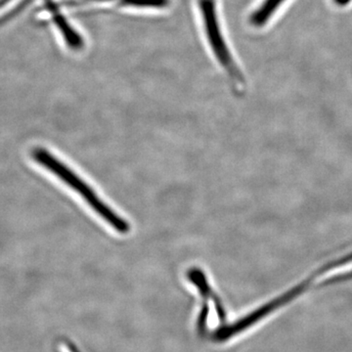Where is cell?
Wrapping results in <instances>:
<instances>
[{
	"label": "cell",
	"instance_id": "obj_1",
	"mask_svg": "<svg viewBox=\"0 0 352 352\" xmlns=\"http://www.w3.org/2000/svg\"><path fill=\"white\" fill-rule=\"evenodd\" d=\"M32 156L36 163L50 170L52 175H56L62 182L71 187L76 193L80 194L90 208L103 219L106 223L112 226L117 232L127 234L131 231L129 222L122 219L120 215L116 214L115 210L109 207L105 201L101 200L96 192L87 182H83L80 176L67 166L66 164L62 163L54 155L51 154L44 148H36L32 151Z\"/></svg>",
	"mask_w": 352,
	"mask_h": 352
},
{
	"label": "cell",
	"instance_id": "obj_2",
	"mask_svg": "<svg viewBox=\"0 0 352 352\" xmlns=\"http://www.w3.org/2000/svg\"><path fill=\"white\" fill-rule=\"evenodd\" d=\"M198 10L204 36L212 56L228 76L235 91L242 94L245 89V78L224 36L217 12V0H198Z\"/></svg>",
	"mask_w": 352,
	"mask_h": 352
},
{
	"label": "cell",
	"instance_id": "obj_3",
	"mask_svg": "<svg viewBox=\"0 0 352 352\" xmlns=\"http://www.w3.org/2000/svg\"><path fill=\"white\" fill-rule=\"evenodd\" d=\"M60 7L82 13L108 10H157L168 6L170 0H55Z\"/></svg>",
	"mask_w": 352,
	"mask_h": 352
},
{
	"label": "cell",
	"instance_id": "obj_4",
	"mask_svg": "<svg viewBox=\"0 0 352 352\" xmlns=\"http://www.w3.org/2000/svg\"><path fill=\"white\" fill-rule=\"evenodd\" d=\"M61 7L55 0H48L43 9L38 11V20L50 23L55 28L65 45L71 51H80L85 47V41L80 32L71 25L69 20L61 12Z\"/></svg>",
	"mask_w": 352,
	"mask_h": 352
},
{
	"label": "cell",
	"instance_id": "obj_5",
	"mask_svg": "<svg viewBox=\"0 0 352 352\" xmlns=\"http://www.w3.org/2000/svg\"><path fill=\"white\" fill-rule=\"evenodd\" d=\"M287 1L288 0H263L250 15V24L256 29L265 27Z\"/></svg>",
	"mask_w": 352,
	"mask_h": 352
},
{
	"label": "cell",
	"instance_id": "obj_6",
	"mask_svg": "<svg viewBox=\"0 0 352 352\" xmlns=\"http://www.w3.org/2000/svg\"><path fill=\"white\" fill-rule=\"evenodd\" d=\"M14 0H3L2 2H7L6 4L11 3ZM32 0H18L15 3L12 4L10 7H9V10L7 11V13L4 14L2 16V23H6V21L12 20L16 15H18L25 8V6H29L31 3ZM6 4H2V6H6Z\"/></svg>",
	"mask_w": 352,
	"mask_h": 352
}]
</instances>
